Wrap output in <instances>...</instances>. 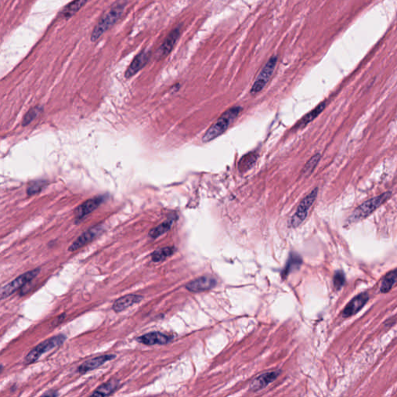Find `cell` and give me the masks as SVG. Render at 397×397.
Masks as SVG:
<instances>
[{
    "label": "cell",
    "mask_w": 397,
    "mask_h": 397,
    "mask_svg": "<svg viewBox=\"0 0 397 397\" xmlns=\"http://www.w3.org/2000/svg\"><path fill=\"white\" fill-rule=\"evenodd\" d=\"M127 0H116L100 18L91 34V41L96 42L119 20L124 13Z\"/></svg>",
    "instance_id": "cell-1"
},
{
    "label": "cell",
    "mask_w": 397,
    "mask_h": 397,
    "mask_svg": "<svg viewBox=\"0 0 397 397\" xmlns=\"http://www.w3.org/2000/svg\"><path fill=\"white\" fill-rule=\"evenodd\" d=\"M242 110L241 106H233L227 109V111L224 112L221 116L217 120V122L214 123L206 132L203 137V142L204 143L211 142L214 139L218 137L219 136L224 134V132L228 128L230 124L236 119L237 116L239 115Z\"/></svg>",
    "instance_id": "cell-2"
},
{
    "label": "cell",
    "mask_w": 397,
    "mask_h": 397,
    "mask_svg": "<svg viewBox=\"0 0 397 397\" xmlns=\"http://www.w3.org/2000/svg\"><path fill=\"white\" fill-rule=\"evenodd\" d=\"M391 196H392V192L388 191L364 202L360 206H358L357 209L353 212L352 217H351V220L358 221V220H362L366 218L367 217L371 215L376 209L382 206L383 203H386Z\"/></svg>",
    "instance_id": "cell-3"
},
{
    "label": "cell",
    "mask_w": 397,
    "mask_h": 397,
    "mask_svg": "<svg viewBox=\"0 0 397 397\" xmlns=\"http://www.w3.org/2000/svg\"><path fill=\"white\" fill-rule=\"evenodd\" d=\"M65 340L66 337L64 335H60L43 341V342L39 344L38 345L36 346L33 350H31L28 353V356L25 357V363L27 365L34 363L36 361L38 360L39 358L42 355L49 352V351L52 350V349L55 348V347H59L60 345H61L64 342Z\"/></svg>",
    "instance_id": "cell-4"
},
{
    "label": "cell",
    "mask_w": 397,
    "mask_h": 397,
    "mask_svg": "<svg viewBox=\"0 0 397 397\" xmlns=\"http://www.w3.org/2000/svg\"><path fill=\"white\" fill-rule=\"evenodd\" d=\"M317 193L318 189L315 188L301 201L294 215L290 219L289 222L290 227H297L303 222L308 215L309 209H311L317 199Z\"/></svg>",
    "instance_id": "cell-5"
},
{
    "label": "cell",
    "mask_w": 397,
    "mask_h": 397,
    "mask_svg": "<svg viewBox=\"0 0 397 397\" xmlns=\"http://www.w3.org/2000/svg\"><path fill=\"white\" fill-rule=\"evenodd\" d=\"M277 61H278V57L274 55V56L271 57L270 59L265 64L262 71L258 76L257 79L254 81L252 87H251V94L252 95H255V94L260 92L267 85L268 82H269L272 75H273L274 71H275Z\"/></svg>",
    "instance_id": "cell-6"
},
{
    "label": "cell",
    "mask_w": 397,
    "mask_h": 397,
    "mask_svg": "<svg viewBox=\"0 0 397 397\" xmlns=\"http://www.w3.org/2000/svg\"><path fill=\"white\" fill-rule=\"evenodd\" d=\"M40 271V269H35L34 270L29 271L26 273L22 274L17 278H15L13 281L7 284L5 287L2 289L0 292V298L4 299V298L8 297L9 296L15 293L16 290L22 288L25 285L32 281L38 275Z\"/></svg>",
    "instance_id": "cell-7"
},
{
    "label": "cell",
    "mask_w": 397,
    "mask_h": 397,
    "mask_svg": "<svg viewBox=\"0 0 397 397\" xmlns=\"http://www.w3.org/2000/svg\"><path fill=\"white\" fill-rule=\"evenodd\" d=\"M181 35L180 28H176L172 30L169 35L166 37L161 45L156 52V58L158 60L166 58L172 52V49L177 43Z\"/></svg>",
    "instance_id": "cell-8"
},
{
    "label": "cell",
    "mask_w": 397,
    "mask_h": 397,
    "mask_svg": "<svg viewBox=\"0 0 397 397\" xmlns=\"http://www.w3.org/2000/svg\"><path fill=\"white\" fill-rule=\"evenodd\" d=\"M150 55H151L150 52L147 51L146 49L137 54L126 71L125 78L130 79V78L135 76L139 71H141L149 61L150 57H151Z\"/></svg>",
    "instance_id": "cell-9"
},
{
    "label": "cell",
    "mask_w": 397,
    "mask_h": 397,
    "mask_svg": "<svg viewBox=\"0 0 397 397\" xmlns=\"http://www.w3.org/2000/svg\"><path fill=\"white\" fill-rule=\"evenodd\" d=\"M102 230H103V228H102L101 226H95V227L89 229L87 231L84 232L68 248V251H75L82 248L84 245L95 239L101 233Z\"/></svg>",
    "instance_id": "cell-10"
},
{
    "label": "cell",
    "mask_w": 397,
    "mask_h": 397,
    "mask_svg": "<svg viewBox=\"0 0 397 397\" xmlns=\"http://www.w3.org/2000/svg\"><path fill=\"white\" fill-rule=\"evenodd\" d=\"M217 284L215 278L211 276H203L190 282L185 286V288L190 292L199 293L206 291L214 288Z\"/></svg>",
    "instance_id": "cell-11"
},
{
    "label": "cell",
    "mask_w": 397,
    "mask_h": 397,
    "mask_svg": "<svg viewBox=\"0 0 397 397\" xmlns=\"http://www.w3.org/2000/svg\"><path fill=\"white\" fill-rule=\"evenodd\" d=\"M368 299H369V296L367 293H361V294L353 298L344 308L342 313L343 317H350L352 315L357 314L361 309L363 308Z\"/></svg>",
    "instance_id": "cell-12"
},
{
    "label": "cell",
    "mask_w": 397,
    "mask_h": 397,
    "mask_svg": "<svg viewBox=\"0 0 397 397\" xmlns=\"http://www.w3.org/2000/svg\"><path fill=\"white\" fill-rule=\"evenodd\" d=\"M103 201V196H97V197L92 198L90 200L84 202L82 204L78 206L77 209L75 211L76 220H82L88 214H91L92 211H95L97 208L100 206Z\"/></svg>",
    "instance_id": "cell-13"
},
{
    "label": "cell",
    "mask_w": 397,
    "mask_h": 397,
    "mask_svg": "<svg viewBox=\"0 0 397 397\" xmlns=\"http://www.w3.org/2000/svg\"><path fill=\"white\" fill-rule=\"evenodd\" d=\"M279 371H272L269 372L264 373L257 378L253 380L251 384V389L254 392L263 389L266 386H269L271 383L275 381L279 375Z\"/></svg>",
    "instance_id": "cell-14"
},
{
    "label": "cell",
    "mask_w": 397,
    "mask_h": 397,
    "mask_svg": "<svg viewBox=\"0 0 397 397\" xmlns=\"http://www.w3.org/2000/svg\"><path fill=\"white\" fill-rule=\"evenodd\" d=\"M172 337L161 333V332H151L146 334L137 338V341L146 345H155V344H166L170 342Z\"/></svg>",
    "instance_id": "cell-15"
},
{
    "label": "cell",
    "mask_w": 397,
    "mask_h": 397,
    "mask_svg": "<svg viewBox=\"0 0 397 397\" xmlns=\"http://www.w3.org/2000/svg\"><path fill=\"white\" fill-rule=\"evenodd\" d=\"M115 357L116 356H113V355H106V356H99V357L95 358V359L86 361V362H84L79 367V373L84 374V373L88 372L89 371L96 369V368H99L103 364L106 363L108 361L114 359Z\"/></svg>",
    "instance_id": "cell-16"
},
{
    "label": "cell",
    "mask_w": 397,
    "mask_h": 397,
    "mask_svg": "<svg viewBox=\"0 0 397 397\" xmlns=\"http://www.w3.org/2000/svg\"><path fill=\"white\" fill-rule=\"evenodd\" d=\"M142 299L143 297L142 296H138V295L130 294L122 296L118 300L115 301L113 305V310L115 312H121L131 306L141 302Z\"/></svg>",
    "instance_id": "cell-17"
},
{
    "label": "cell",
    "mask_w": 397,
    "mask_h": 397,
    "mask_svg": "<svg viewBox=\"0 0 397 397\" xmlns=\"http://www.w3.org/2000/svg\"><path fill=\"white\" fill-rule=\"evenodd\" d=\"M325 107H326V102H322V103H320L317 107L314 108L312 111H311L310 113H307V115H305V116L299 121V123L295 126V128H302V127H306L309 123L312 122L317 116H319V114H320L321 112H323Z\"/></svg>",
    "instance_id": "cell-18"
},
{
    "label": "cell",
    "mask_w": 397,
    "mask_h": 397,
    "mask_svg": "<svg viewBox=\"0 0 397 397\" xmlns=\"http://www.w3.org/2000/svg\"><path fill=\"white\" fill-rule=\"evenodd\" d=\"M87 2L88 0H74L63 9L62 11L61 12V15L64 19H70L72 16L78 13L87 4Z\"/></svg>",
    "instance_id": "cell-19"
},
{
    "label": "cell",
    "mask_w": 397,
    "mask_h": 397,
    "mask_svg": "<svg viewBox=\"0 0 397 397\" xmlns=\"http://www.w3.org/2000/svg\"><path fill=\"white\" fill-rule=\"evenodd\" d=\"M118 386H119V381L116 380H111L108 381L107 383H104V384L101 385L92 395H96V396H106V395H110L115 392L116 389H118Z\"/></svg>",
    "instance_id": "cell-20"
},
{
    "label": "cell",
    "mask_w": 397,
    "mask_h": 397,
    "mask_svg": "<svg viewBox=\"0 0 397 397\" xmlns=\"http://www.w3.org/2000/svg\"><path fill=\"white\" fill-rule=\"evenodd\" d=\"M175 220H176V217H170V218L168 219L162 224L157 226L156 227H154L152 230H150L149 236L152 238H156L158 237L161 236L163 233L169 231L171 227H172V224L175 222Z\"/></svg>",
    "instance_id": "cell-21"
},
{
    "label": "cell",
    "mask_w": 397,
    "mask_h": 397,
    "mask_svg": "<svg viewBox=\"0 0 397 397\" xmlns=\"http://www.w3.org/2000/svg\"><path fill=\"white\" fill-rule=\"evenodd\" d=\"M257 158V154L254 152L248 153V154H245V156L242 157L241 159L240 160L239 164H238L240 172H247V171L251 169L253 166L255 164Z\"/></svg>",
    "instance_id": "cell-22"
},
{
    "label": "cell",
    "mask_w": 397,
    "mask_h": 397,
    "mask_svg": "<svg viewBox=\"0 0 397 397\" xmlns=\"http://www.w3.org/2000/svg\"><path fill=\"white\" fill-rule=\"evenodd\" d=\"M301 264H302V259L298 254H291L288 262H287V265L283 272V278H286L292 271L297 269L300 266Z\"/></svg>",
    "instance_id": "cell-23"
},
{
    "label": "cell",
    "mask_w": 397,
    "mask_h": 397,
    "mask_svg": "<svg viewBox=\"0 0 397 397\" xmlns=\"http://www.w3.org/2000/svg\"><path fill=\"white\" fill-rule=\"evenodd\" d=\"M395 282H396V270L395 269V270L389 272L383 278L381 287H380V292L386 293L390 291L391 289L395 285Z\"/></svg>",
    "instance_id": "cell-24"
},
{
    "label": "cell",
    "mask_w": 397,
    "mask_h": 397,
    "mask_svg": "<svg viewBox=\"0 0 397 397\" xmlns=\"http://www.w3.org/2000/svg\"><path fill=\"white\" fill-rule=\"evenodd\" d=\"M175 251V248L173 247H166L154 251L151 254V259L154 262H161L172 255Z\"/></svg>",
    "instance_id": "cell-25"
},
{
    "label": "cell",
    "mask_w": 397,
    "mask_h": 397,
    "mask_svg": "<svg viewBox=\"0 0 397 397\" xmlns=\"http://www.w3.org/2000/svg\"><path fill=\"white\" fill-rule=\"evenodd\" d=\"M320 158H321V154L320 153L314 154V156L307 161V164L305 165L303 169H302V175L306 176V177L308 176V175H311L315 168L317 167L318 163L320 162Z\"/></svg>",
    "instance_id": "cell-26"
},
{
    "label": "cell",
    "mask_w": 397,
    "mask_h": 397,
    "mask_svg": "<svg viewBox=\"0 0 397 397\" xmlns=\"http://www.w3.org/2000/svg\"><path fill=\"white\" fill-rule=\"evenodd\" d=\"M47 184L48 182L43 180H37L31 182L28 188V194L29 196H32V195L39 193V192L41 191L42 189Z\"/></svg>",
    "instance_id": "cell-27"
},
{
    "label": "cell",
    "mask_w": 397,
    "mask_h": 397,
    "mask_svg": "<svg viewBox=\"0 0 397 397\" xmlns=\"http://www.w3.org/2000/svg\"><path fill=\"white\" fill-rule=\"evenodd\" d=\"M42 109H42V107H40V106H37V107L33 108V109H31V110H29L28 113L25 115V119H24L23 121V125H28V124H29L30 123L33 121V120H34L36 118H37V115H38L39 113L42 111Z\"/></svg>",
    "instance_id": "cell-28"
},
{
    "label": "cell",
    "mask_w": 397,
    "mask_h": 397,
    "mask_svg": "<svg viewBox=\"0 0 397 397\" xmlns=\"http://www.w3.org/2000/svg\"><path fill=\"white\" fill-rule=\"evenodd\" d=\"M344 283H345V276H344V272H341V271H337L335 272V276H334V285H335V288L339 290L344 286Z\"/></svg>",
    "instance_id": "cell-29"
},
{
    "label": "cell",
    "mask_w": 397,
    "mask_h": 397,
    "mask_svg": "<svg viewBox=\"0 0 397 397\" xmlns=\"http://www.w3.org/2000/svg\"><path fill=\"white\" fill-rule=\"evenodd\" d=\"M65 314H61V315H60L59 317H57L56 319H55V320L53 321V325L54 326H57V325L59 324V323H61V322L64 320V319L65 318Z\"/></svg>",
    "instance_id": "cell-30"
},
{
    "label": "cell",
    "mask_w": 397,
    "mask_h": 397,
    "mask_svg": "<svg viewBox=\"0 0 397 397\" xmlns=\"http://www.w3.org/2000/svg\"><path fill=\"white\" fill-rule=\"evenodd\" d=\"M43 395H58V394L56 393V392H47V393L43 394Z\"/></svg>",
    "instance_id": "cell-31"
},
{
    "label": "cell",
    "mask_w": 397,
    "mask_h": 397,
    "mask_svg": "<svg viewBox=\"0 0 397 397\" xmlns=\"http://www.w3.org/2000/svg\"><path fill=\"white\" fill-rule=\"evenodd\" d=\"M3 370V366L2 365H0V373H1V371H2Z\"/></svg>",
    "instance_id": "cell-32"
}]
</instances>
